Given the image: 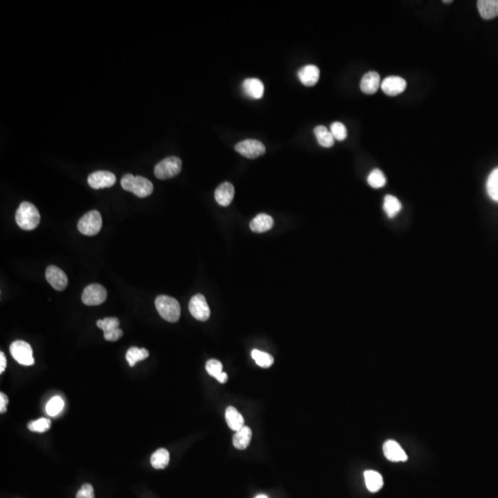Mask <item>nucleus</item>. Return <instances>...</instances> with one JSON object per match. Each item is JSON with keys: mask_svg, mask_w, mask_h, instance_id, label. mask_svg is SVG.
I'll return each instance as SVG.
<instances>
[{"mask_svg": "<svg viewBox=\"0 0 498 498\" xmlns=\"http://www.w3.org/2000/svg\"><path fill=\"white\" fill-rule=\"evenodd\" d=\"M121 186L126 191L132 192L138 197H147L153 192V183L147 178L131 173L125 174L121 179Z\"/></svg>", "mask_w": 498, "mask_h": 498, "instance_id": "nucleus-1", "label": "nucleus"}, {"mask_svg": "<svg viewBox=\"0 0 498 498\" xmlns=\"http://www.w3.org/2000/svg\"><path fill=\"white\" fill-rule=\"evenodd\" d=\"M40 220L41 216L37 208L30 202L21 203L16 212L17 224L26 231L35 229L39 225Z\"/></svg>", "mask_w": 498, "mask_h": 498, "instance_id": "nucleus-2", "label": "nucleus"}, {"mask_svg": "<svg viewBox=\"0 0 498 498\" xmlns=\"http://www.w3.org/2000/svg\"><path fill=\"white\" fill-rule=\"evenodd\" d=\"M155 306L159 315L164 320L174 323L179 320L181 307L177 299L168 296H160L155 300Z\"/></svg>", "mask_w": 498, "mask_h": 498, "instance_id": "nucleus-3", "label": "nucleus"}, {"mask_svg": "<svg viewBox=\"0 0 498 498\" xmlns=\"http://www.w3.org/2000/svg\"><path fill=\"white\" fill-rule=\"evenodd\" d=\"M103 219L101 213L98 211H91L79 220L78 229L84 236L93 237L101 231Z\"/></svg>", "mask_w": 498, "mask_h": 498, "instance_id": "nucleus-4", "label": "nucleus"}, {"mask_svg": "<svg viewBox=\"0 0 498 498\" xmlns=\"http://www.w3.org/2000/svg\"><path fill=\"white\" fill-rule=\"evenodd\" d=\"M182 161L178 157H167L156 164L154 174L159 179L174 178L181 172Z\"/></svg>", "mask_w": 498, "mask_h": 498, "instance_id": "nucleus-5", "label": "nucleus"}, {"mask_svg": "<svg viewBox=\"0 0 498 498\" xmlns=\"http://www.w3.org/2000/svg\"><path fill=\"white\" fill-rule=\"evenodd\" d=\"M10 354L20 365L30 366L35 365L33 349L30 344L23 340H16L10 345Z\"/></svg>", "mask_w": 498, "mask_h": 498, "instance_id": "nucleus-6", "label": "nucleus"}, {"mask_svg": "<svg viewBox=\"0 0 498 498\" xmlns=\"http://www.w3.org/2000/svg\"><path fill=\"white\" fill-rule=\"evenodd\" d=\"M235 149L242 156L248 159L257 158L266 152L264 144L257 139H245L238 142Z\"/></svg>", "mask_w": 498, "mask_h": 498, "instance_id": "nucleus-7", "label": "nucleus"}, {"mask_svg": "<svg viewBox=\"0 0 498 498\" xmlns=\"http://www.w3.org/2000/svg\"><path fill=\"white\" fill-rule=\"evenodd\" d=\"M107 298V291L100 284H90L84 289L81 296L82 302L86 306H99Z\"/></svg>", "mask_w": 498, "mask_h": 498, "instance_id": "nucleus-8", "label": "nucleus"}, {"mask_svg": "<svg viewBox=\"0 0 498 498\" xmlns=\"http://www.w3.org/2000/svg\"><path fill=\"white\" fill-rule=\"evenodd\" d=\"M189 311L196 319L199 321H207L211 316V310L208 305L205 296L202 295H196L193 296L189 302Z\"/></svg>", "mask_w": 498, "mask_h": 498, "instance_id": "nucleus-9", "label": "nucleus"}, {"mask_svg": "<svg viewBox=\"0 0 498 498\" xmlns=\"http://www.w3.org/2000/svg\"><path fill=\"white\" fill-rule=\"evenodd\" d=\"M115 175L108 171H97L91 173L88 178L90 187L94 189L111 188L115 184Z\"/></svg>", "mask_w": 498, "mask_h": 498, "instance_id": "nucleus-10", "label": "nucleus"}, {"mask_svg": "<svg viewBox=\"0 0 498 498\" xmlns=\"http://www.w3.org/2000/svg\"><path fill=\"white\" fill-rule=\"evenodd\" d=\"M45 278L56 291H63L68 286V277L57 267H48L45 272Z\"/></svg>", "mask_w": 498, "mask_h": 498, "instance_id": "nucleus-11", "label": "nucleus"}, {"mask_svg": "<svg viewBox=\"0 0 498 498\" xmlns=\"http://www.w3.org/2000/svg\"><path fill=\"white\" fill-rule=\"evenodd\" d=\"M381 89L387 95L396 96L404 92L407 87V82L403 78L391 76L386 78L381 83Z\"/></svg>", "mask_w": 498, "mask_h": 498, "instance_id": "nucleus-12", "label": "nucleus"}, {"mask_svg": "<svg viewBox=\"0 0 498 498\" xmlns=\"http://www.w3.org/2000/svg\"><path fill=\"white\" fill-rule=\"evenodd\" d=\"M383 451L386 458L393 462L406 461L408 459V456L403 449L394 440H388L383 446Z\"/></svg>", "mask_w": 498, "mask_h": 498, "instance_id": "nucleus-13", "label": "nucleus"}, {"mask_svg": "<svg viewBox=\"0 0 498 498\" xmlns=\"http://www.w3.org/2000/svg\"><path fill=\"white\" fill-rule=\"evenodd\" d=\"M244 94L252 99H261L264 95V84L260 79L250 78L244 80L242 84Z\"/></svg>", "mask_w": 498, "mask_h": 498, "instance_id": "nucleus-14", "label": "nucleus"}, {"mask_svg": "<svg viewBox=\"0 0 498 498\" xmlns=\"http://www.w3.org/2000/svg\"><path fill=\"white\" fill-rule=\"evenodd\" d=\"M214 196L219 205L227 207L232 203L235 197V188L231 183H222L216 188Z\"/></svg>", "mask_w": 498, "mask_h": 498, "instance_id": "nucleus-15", "label": "nucleus"}, {"mask_svg": "<svg viewBox=\"0 0 498 498\" xmlns=\"http://www.w3.org/2000/svg\"><path fill=\"white\" fill-rule=\"evenodd\" d=\"M319 75V69L315 65H306L298 71V78L305 86H314L317 83Z\"/></svg>", "mask_w": 498, "mask_h": 498, "instance_id": "nucleus-16", "label": "nucleus"}, {"mask_svg": "<svg viewBox=\"0 0 498 498\" xmlns=\"http://www.w3.org/2000/svg\"><path fill=\"white\" fill-rule=\"evenodd\" d=\"M380 76L375 71H369L364 75L361 80L360 88L365 94H374L379 88Z\"/></svg>", "mask_w": 498, "mask_h": 498, "instance_id": "nucleus-17", "label": "nucleus"}, {"mask_svg": "<svg viewBox=\"0 0 498 498\" xmlns=\"http://www.w3.org/2000/svg\"><path fill=\"white\" fill-rule=\"evenodd\" d=\"M477 7L480 15L484 20L494 19L498 16V0H480Z\"/></svg>", "mask_w": 498, "mask_h": 498, "instance_id": "nucleus-18", "label": "nucleus"}, {"mask_svg": "<svg viewBox=\"0 0 498 498\" xmlns=\"http://www.w3.org/2000/svg\"><path fill=\"white\" fill-rule=\"evenodd\" d=\"M274 221L272 216L260 213L254 218L250 222V229L255 232H265L272 229Z\"/></svg>", "mask_w": 498, "mask_h": 498, "instance_id": "nucleus-19", "label": "nucleus"}, {"mask_svg": "<svg viewBox=\"0 0 498 498\" xmlns=\"http://www.w3.org/2000/svg\"><path fill=\"white\" fill-rule=\"evenodd\" d=\"M225 418H226L227 424L228 426L233 430V431H239L241 430L245 425V421L242 416L241 414L237 411L235 407L230 406L228 407L225 412Z\"/></svg>", "mask_w": 498, "mask_h": 498, "instance_id": "nucleus-20", "label": "nucleus"}, {"mask_svg": "<svg viewBox=\"0 0 498 498\" xmlns=\"http://www.w3.org/2000/svg\"><path fill=\"white\" fill-rule=\"evenodd\" d=\"M252 438V431L248 426H244L241 430L237 431L232 437V444L237 449H246L250 444Z\"/></svg>", "mask_w": 498, "mask_h": 498, "instance_id": "nucleus-21", "label": "nucleus"}, {"mask_svg": "<svg viewBox=\"0 0 498 498\" xmlns=\"http://www.w3.org/2000/svg\"><path fill=\"white\" fill-rule=\"evenodd\" d=\"M365 481L366 487L372 493L378 492L383 486V477L375 471H365Z\"/></svg>", "mask_w": 498, "mask_h": 498, "instance_id": "nucleus-22", "label": "nucleus"}, {"mask_svg": "<svg viewBox=\"0 0 498 498\" xmlns=\"http://www.w3.org/2000/svg\"><path fill=\"white\" fill-rule=\"evenodd\" d=\"M314 133L316 136L318 143L324 148H331L334 144L335 138H333L331 131L324 126H317L314 129Z\"/></svg>", "mask_w": 498, "mask_h": 498, "instance_id": "nucleus-23", "label": "nucleus"}, {"mask_svg": "<svg viewBox=\"0 0 498 498\" xmlns=\"http://www.w3.org/2000/svg\"><path fill=\"white\" fill-rule=\"evenodd\" d=\"M170 460V454L165 449L156 450L151 457V463L154 468L162 470L166 468Z\"/></svg>", "mask_w": 498, "mask_h": 498, "instance_id": "nucleus-24", "label": "nucleus"}, {"mask_svg": "<svg viewBox=\"0 0 498 498\" xmlns=\"http://www.w3.org/2000/svg\"><path fill=\"white\" fill-rule=\"evenodd\" d=\"M401 203L400 200L391 195L386 196L384 199V211L390 218H393L400 212Z\"/></svg>", "mask_w": 498, "mask_h": 498, "instance_id": "nucleus-25", "label": "nucleus"}, {"mask_svg": "<svg viewBox=\"0 0 498 498\" xmlns=\"http://www.w3.org/2000/svg\"><path fill=\"white\" fill-rule=\"evenodd\" d=\"M148 350H146L144 348L139 349V348H137V347H131L128 350L127 355H126V358H127V361H128L129 365L131 367H133L134 365H136L138 362L145 360L146 358H148Z\"/></svg>", "mask_w": 498, "mask_h": 498, "instance_id": "nucleus-26", "label": "nucleus"}, {"mask_svg": "<svg viewBox=\"0 0 498 498\" xmlns=\"http://www.w3.org/2000/svg\"><path fill=\"white\" fill-rule=\"evenodd\" d=\"M486 188H487L489 197H491L493 201L498 202V167L495 168L493 172L490 173L487 179Z\"/></svg>", "mask_w": 498, "mask_h": 498, "instance_id": "nucleus-27", "label": "nucleus"}, {"mask_svg": "<svg viewBox=\"0 0 498 498\" xmlns=\"http://www.w3.org/2000/svg\"><path fill=\"white\" fill-rule=\"evenodd\" d=\"M251 355L252 358L256 362V364L258 366L263 367V368L271 367L274 363V359H273L272 355L261 351V350L255 349V350H252Z\"/></svg>", "mask_w": 498, "mask_h": 498, "instance_id": "nucleus-28", "label": "nucleus"}, {"mask_svg": "<svg viewBox=\"0 0 498 498\" xmlns=\"http://www.w3.org/2000/svg\"><path fill=\"white\" fill-rule=\"evenodd\" d=\"M64 400L60 396L53 397L46 404V408H45L46 414L52 417L60 415L62 409H64Z\"/></svg>", "mask_w": 498, "mask_h": 498, "instance_id": "nucleus-29", "label": "nucleus"}, {"mask_svg": "<svg viewBox=\"0 0 498 498\" xmlns=\"http://www.w3.org/2000/svg\"><path fill=\"white\" fill-rule=\"evenodd\" d=\"M367 182L373 188H383L386 185L385 175L379 169H375L369 173Z\"/></svg>", "mask_w": 498, "mask_h": 498, "instance_id": "nucleus-30", "label": "nucleus"}, {"mask_svg": "<svg viewBox=\"0 0 498 498\" xmlns=\"http://www.w3.org/2000/svg\"><path fill=\"white\" fill-rule=\"evenodd\" d=\"M50 427H51V421L46 418H40L31 422L30 424H28L29 430L36 433H45L50 429Z\"/></svg>", "mask_w": 498, "mask_h": 498, "instance_id": "nucleus-31", "label": "nucleus"}, {"mask_svg": "<svg viewBox=\"0 0 498 498\" xmlns=\"http://www.w3.org/2000/svg\"><path fill=\"white\" fill-rule=\"evenodd\" d=\"M119 318L116 317H106L103 320L97 321V326L101 330L104 331V333H109L119 328Z\"/></svg>", "mask_w": 498, "mask_h": 498, "instance_id": "nucleus-32", "label": "nucleus"}, {"mask_svg": "<svg viewBox=\"0 0 498 498\" xmlns=\"http://www.w3.org/2000/svg\"><path fill=\"white\" fill-rule=\"evenodd\" d=\"M331 132L333 138L337 140H344L347 137V129L346 127L340 122H334L331 124Z\"/></svg>", "mask_w": 498, "mask_h": 498, "instance_id": "nucleus-33", "label": "nucleus"}, {"mask_svg": "<svg viewBox=\"0 0 498 498\" xmlns=\"http://www.w3.org/2000/svg\"><path fill=\"white\" fill-rule=\"evenodd\" d=\"M206 370H207L208 374L212 375L213 377H216L219 374L223 372L222 363L220 361L215 360V359L208 361L207 364H206Z\"/></svg>", "mask_w": 498, "mask_h": 498, "instance_id": "nucleus-34", "label": "nucleus"}, {"mask_svg": "<svg viewBox=\"0 0 498 498\" xmlns=\"http://www.w3.org/2000/svg\"><path fill=\"white\" fill-rule=\"evenodd\" d=\"M76 498H95L94 497V490L92 484L85 483L77 493Z\"/></svg>", "mask_w": 498, "mask_h": 498, "instance_id": "nucleus-35", "label": "nucleus"}, {"mask_svg": "<svg viewBox=\"0 0 498 498\" xmlns=\"http://www.w3.org/2000/svg\"><path fill=\"white\" fill-rule=\"evenodd\" d=\"M123 336V331L120 329H116L109 333H104V339L108 341H116Z\"/></svg>", "mask_w": 498, "mask_h": 498, "instance_id": "nucleus-36", "label": "nucleus"}, {"mask_svg": "<svg viewBox=\"0 0 498 498\" xmlns=\"http://www.w3.org/2000/svg\"><path fill=\"white\" fill-rule=\"evenodd\" d=\"M8 403H9L8 396L5 393L1 392L0 393V413L1 414H5L6 412H7Z\"/></svg>", "mask_w": 498, "mask_h": 498, "instance_id": "nucleus-37", "label": "nucleus"}, {"mask_svg": "<svg viewBox=\"0 0 498 498\" xmlns=\"http://www.w3.org/2000/svg\"><path fill=\"white\" fill-rule=\"evenodd\" d=\"M6 367H7V359L3 351L0 353V373H4Z\"/></svg>", "mask_w": 498, "mask_h": 498, "instance_id": "nucleus-38", "label": "nucleus"}, {"mask_svg": "<svg viewBox=\"0 0 498 498\" xmlns=\"http://www.w3.org/2000/svg\"><path fill=\"white\" fill-rule=\"evenodd\" d=\"M215 378H216V379H217L220 383H222V384H223V383H225L227 379H228V375H227L226 373L222 372V373H221V374H219V375H218Z\"/></svg>", "mask_w": 498, "mask_h": 498, "instance_id": "nucleus-39", "label": "nucleus"}, {"mask_svg": "<svg viewBox=\"0 0 498 498\" xmlns=\"http://www.w3.org/2000/svg\"><path fill=\"white\" fill-rule=\"evenodd\" d=\"M256 498H269V497H268L267 495H265V494H259V495H257V497Z\"/></svg>", "mask_w": 498, "mask_h": 498, "instance_id": "nucleus-40", "label": "nucleus"}, {"mask_svg": "<svg viewBox=\"0 0 498 498\" xmlns=\"http://www.w3.org/2000/svg\"><path fill=\"white\" fill-rule=\"evenodd\" d=\"M443 2H444V3H451L452 1H443Z\"/></svg>", "mask_w": 498, "mask_h": 498, "instance_id": "nucleus-41", "label": "nucleus"}]
</instances>
